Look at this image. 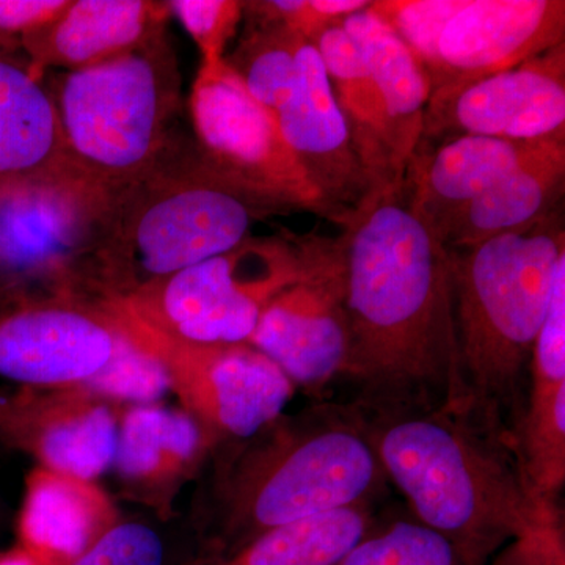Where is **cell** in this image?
<instances>
[{
	"mask_svg": "<svg viewBox=\"0 0 565 565\" xmlns=\"http://www.w3.org/2000/svg\"><path fill=\"white\" fill-rule=\"evenodd\" d=\"M98 303L122 332L163 364L182 411L210 434L215 448L252 437L291 403L296 392L291 381L253 345L180 340L145 326L114 305Z\"/></svg>",
	"mask_w": 565,
	"mask_h": 565,
	"instance_id": "8",
	"label": "cell"
},
{
	"mask_svg": "<svg viewBox=\"0 0 565 565\" xmlns=\"http://www.w3.org/2000/svg\"><path fill=\"white\" fill-rule=\"evenodd\" d=\"M527 377L525 407L511 451L535 508L548 519L561 520L557 498L565 484V262L557 267Z\"/></svg>",
	"mask_w": 565,
	"mask_h": 565,
	"instance_id": "17",
	"label": "cell"
},
{
	"mask_svg": "<svg viewBox=\"0 0 565 565\" xmlns=\"http://www.w3.org/2000/svg\"><path fill=\"white\" fill-rule=\"evenodd\" d=\"M0 565H39L32 559L31 555L21 546L10 550V552L0 555Z\"/></svg>",
	"mask_w": 565,
	"mask_h": 565,
	"instance_id": "36",
	"label": "cell"
},
{
	"mask_svg": "<svg viewBox=\"0 0 565 565\" xmlns=\"http://www.w3.org/2000/svg\"><path fill=\"white\" fill-rule=\"evenodd\" d=\"M343 25L381 95L392 126L397 162L407 170L422 141L424 114L433 92L427 71L371 7L345 18Z\"/></svg>",
	"mask_w": 565,
	"mask_h": 565,
	"instance_id": "24",
	"label": "cell"
},
{
	"mask_svg": "<svg viewBox=\"0 0 565 565\" xmlns=\"http://www.w3.org/2000/svg\"><path fill=\"white\" fill-rule=\"evenodd\" d=\"M211 457L196 556L226 555L274 527L373 501L386 482L353 403L316 401Z\"/></svg>",
	"mask_w": 565,
	"mask_h": 565,
	"instance_id": "3",
	"label": "cell"
},
{
	"mask_svg": "<svg viewBox=\"0 0 565 565\" xmlns=\"http://www.w3.org/2000/svg\"><path fill=\"white\" fill-rule=\"evenodd\" d=\"M338 106L351 131L353 147L374 192L403 181L405 170L394 152L392 126L359 47L343 22L327 28L313 41Z\"/></svg>",
	"mask_w": 565,
	"mask_h": 565,
	"instance_id": "23",
	"label": "cell"
},
{
	"mask_svg": "<svg viewBox=\"0 0 565 565\" xmlns=\"http://www.w3.org/2000/svg\"><path fill=\"white\" fill-rule=\"evenodd\" d=\"M465 2L467 0H373L371 10L396 32L423 63L434 90L440 81L438 43L441 33L463 9Z\"/></svg>",
	"mask_w": 565,
	"mask_h": 565,
	"instance_id": "29",
	"label": "cell"
},
{
	"mask_svg": "<svg viewBox=\"0 0 565 565\" xmlns=\"http://www.w3.org/2000/svg\"><path fill=\"white\" fill-rule=\"evenodd\" d=\"M117 322L76 294L31 292L0 313V377L21 388H73L109 362Z\"/></svg>",
	"mask_w": 565,
	"mask_h": 565,
	"instance_id": "10",
	"label": "cell"
},
{
	"mask_svg": "<svg viewBox=\"0 0 565 565\" xmlns=\"http://www.w3.org/2000/svg\"><path fill=\"white\" fill-rule=\"evenodd\" d=\"M170 13L178 18L202 52V65H215L225 58L230 40L244 18L241 0H173Z\"/></svg>",
	"mask_w": 565,
	"mask_h": 565,
	"instance_id": "31",
	"label": "cell"
},
{
	"mask_svg": "<svg viewBox=\"0 0 565 565\" xmlns=\"http://www.w3.org/2000/svg\"><path fill=\"white\" fill-rule=\"evenodd\" d=\"M564 191L565 136L548 137L525 162L457 215L445 245L457 250L525 230L559 210Z\"/></svg>",
	"mask_w": 565,
	"mask_h": 565,
	"instance_id": "22",
	"label": "cell"
},
{
	"mask_svg": "<svg viewBox=\"0 0 565 565\" xmlns=\"http://www.w3.org/2000/svg\"><path fill=\"white\" fill-rule=\"evenodd\" d=\"M373 0H252L244 2L248 22L278 24L313 43L327 28L370 9Z\"/></svg>",
	"mask_w": 565,
	"mask_h": 565,
	"instance_id": "30",
	"label": "cell"
},
{
	"mask_svg": "<svg viewBox=\"0 0 565 565\" xmlns=\"http://www.w3.org/2000/svg\"><path fill=\"white\" fill-rule=\"evenodd\" d=\"M36 195L85 207L61 120L43 76L28 57L0 50V196Z\"/></svg>",
	"mask_w": 565,
	"mask_h": 565,
	"instance_id": "14",
	"label": "cell"
},
{
	"mask_svg": "<svg viewBox=\"0 0 565 565\" xmlns=\"http://www.w3.org/2000/svg\"><path fill=\"white\" fill-rule=\"evenodd\" d=\"M245 22L243 36L225 55V63L248 95L275 115L292 90L305 39L285 25Z\"/></svg>",
	"mask_w": 565,
	"mask_h": 565,
	"instance_id": "26",
	"label": "cell"
},
{
	"mask_svg": "<svg viewBox=\"0 0 565 565\" xmlns=\"http://www.w3.org/2000/svg\"><path fill=\"white\" fill-rule=\"evenodd\" d=\"M489 565H565L563 525L537 527L515 539Z\"/></svg>",
	"mask_w": 565,
	"mask_h": 565,
	"instance_id": "34",
	"label": "cell"
},
{
	"mask_svg": "<svg viewBox=\"0 0 565 565\" xmlns=\"http://www.w3.org/2000/svg\"><path fill=\"white\" fill-rule=\"evenodd\" d=\"M338 565H473L444 535L416 520L375 525Z\"/></svg>",
	"mask_w": 565,
	"mask_h": 565,
	"instance_id": "27",
	"label": "cell"
},
{
	"mask_svg": "<svg viewBox=\"0 0 565 565\" xmlns=\"http://www.w3.org/2000/svg\"><path fill=\"white\" fill-rule=\"evenodd\" d=\"M118 330L120 333L117 345L109 362L79 386L107 403H158L163 394L172 390L166 367L151 352L137 344L128 333L122 332L120 326Z\"/></svg>",
	"mask_w": 565,
	"mask_h": 565,
	"instance_id": "28",
	"label": "cell"
},
{
	"mask_svg": "<svg viewBox=\"0 0 565 565\" xmlns=\"http://www.w3.org/2000/svg\"><path fill=\"white\" fill-rule=\"evenodd\" d=\"M161 535L140 522H118L70 565H163Z\"/></svg>",
	"mask_w": 565,
	"mask_h": 565,
	"instance_id": "32",
	"label": "cell"
},
{
	"mask_svg": "<svg viewBox=\"0 0 565 565\" xmlns=\"http://www.w3.org/2000/svg\"><path fill=\"white\" fill-rule=\"evenodd\" d=\"M117 523L114 501L95 482L41 467L28 476L18 534L36 564H73Z\"/></svg>",
	"mask_w": 565,
	"mask_h": 565,
	"instance_id": "21",
	"label": "cell"
},
{
	"mask_svg": "<svg viewBox=\"0 0 565 565\" xmlns=\"http://www.w3.org/2000/svg\"><path fill=\"white\" fill-rule=\"evenodd\" d=\"M356 407L386 481L407 498L416 522L471 564L489 565L515 539L559 525L527 497L512 452L467 415L446 407Z\"/></svg>",
	"mask_w": 565,
	"mask_h": 565,
	"instance_id": "5",
	"label": "cell"
},
{
	"mask_svg": "<svg viewBox=\"0 0 565 565\" xmlns=\"http://www.w3.org/2000/svg\"><path fill=\"white\" fill-rule=\"evenodd\" d=\"M195 141L212 163L288 212L326 217L321 199L282 139L277 118L225 63L200 66L191 93Z\"/></svg>",
	"mask_w": 565,
	"mask_h": 565,
	"instance_id": "9",
	"label": "cell"
},
{
	"mask_svg": "<svg viewBox=\"0 0 565 565\" xmlns=\"http://www.w3.org/2000/svg\"><path fill=\"white\" fill-rule=\"evenodd\" d=\"M281 214L289 212L222 172L195 139L177 131L147 170L81 222V239L52 289L125 300L230 250L256 223Z\"/></svg>",
	"mask_w": 565,
	"mask_h": 565,
	"instance_id": "2",
	"label": "cell"
},
{
	"mask_svg": "<svg viewBox=\"0 0 565 565\" xmlns=\"http://www.w3.org/2000/svg\"><path fill=\"white\" fill-rule=\"evenodd\" d=\"M214 449L210 434L188 412L132 405L120 419L111 467L129 498L167 516L181 487L200 473Z\"/></svg>",
	"mask_w": 565,
	"mask_h": 565,
	"instance_id": "18",
	"label": "cell"
},
{
	"mask_svg": "<svg viewBox=\"0 0 565 565\" xmlns=\"http://www.w3.org/2000/svg\"><path fill=\"white\" fill-rule=\"evenodd\" d=\"M565 134V43L503 73L435 92L418 150L457 137L533 141Z\"/></svg>",
	"mask_w": 565,
	"mask_h": 565,
	"instance_id": "11",
	"label": "cell"
},
{
	"mask_svg": "<svg viewBox=\"0 0 565 565\" xmlns=\"http://www.w3.org/2000/svg\"><path fill=\"white\" fill-rule=\"evenodd\" d=\"M374 526L366 501L274 527L232 553L195 556L185 565H338Z\"/></svg>",
	"mask_w": 565,
	"mask_h": 565,
	"instance_id": "25",
	"label": "cell"
},
{
	"mask_svg": "<svg viewBox=\"0 0 565 565\" xmlns=\"http://www.w3.org/2000/svg\"><path fill=\"white\" fill-rule=\"evenodd\" d=\"M449 253L459 343L457 412L511 451L531 353L565 262L563 206L525 230Z\"/></svg>",
	"mask_w": 565,
	"mask_h": 565,
	"instance_id": "4",
	"label": "cell"
},
{
	"mask_svg": "<svg viewBox=\"0 0 565 565\" xmlns=\"http://www.w3.org/2000/svg\"><path fill=\"white\" fill-rule=\"evenodd\" d=\"M169 3L151 0H70L50 22L22 36L32 68L81 71L128 54L167 29Z\"/></svg>",
	"mask_w": 565,
	"mask_h": 565,
	"instance_id": "19",
	"label": "cell"
},
{
	"mask_svg": "<svg viewBox=\"0 0 565 565\" xmlns=\"http://www.w3.org/2000/svg\"><path fill=\"white\" fill-rule=\"evenodd\" d=\"M120 422L107 401L82 386L20 388L0 396V440L39 467L95 481L114 463Z\"/></svg>",
	"mask_w": 565,
	"mask_h": 565,
	"instance_id": "15",
	"label": "cell"
},
{
	"mask_svg": "<svg viewBox=\"0 0 565 565\" xmlns=\"http://www.w3.org/2000/svg\"><path fill=\"white\" fill-rule=\"evenodd\" d=\"M275 118L294 159L321 199L326 218L340 225L375 193L321 55L310 41L300 44L292 90Z\"/></svg>",
	"mask_w": 565,
	"mask_h": 565,
	"instance_id": "13",
	"label": "cell"
},
{
	"mask_svg": "<svg viewBox=\"0 0 565 565\" xmlns=\"http://www.w3.org/2000/svg\"><path fill=\"white\" fill-rule=\"evenodd\" d=\"M544 140L463 136L416 151L405 170L412 206L445 244L457 215L525 162Z\"/></svg>",
	"mask_w": 565,
	"mask_h": 565,
	"instance_id": "20",
	"label": "cell"
},
{
	"mask_svg": "<svg viewBox=\"0 0 565 565\" xmlns=\"http://www.w3.org/2000/svg\"><path fill=\"white\" fill-rule=\"evenodd\" d=\"M29 282L0 270V313L31 294Z\"/></svg>",
	"mask_w": 565,
	"mask_h": 565,
	"instance_id": "35",
	"label": "cell"
},
{
	"mask_svg": "<svg viewBox=\"0 0 565 565\" xmlns=\"http://www.w3.org/2000/svg\"><path fill=\"white\" fill-rule=\"evenodd\" d=\"M70 0H0V50L18 51L22 36L54 20Z\"/></svg>",
	"mask_w": 565,
	"mask_h": 565,
	"instance_id": "33",
	"label": "cell"
},
{
	"mask_svg": "<svg viewBox=\"0 0 565 565\" xmlns=\"http://www.w3.org/2000/svg\"><path fill=\"white\" fill-rule=\"evenodd\" d=\"M248 344L277 364L294 388L311 394L316 401H321L333 379L344 375L351 330L341 241L332 262L275 297Z\"/></svg>",
	"mask_w": 565,
	"mask_h": 565,
	"instance_id": "12",
	"label": "cell"
},
{
	"mask_svg": "<svg viewBox=\"0 0 565 565\" xmlns=\"http://www.w3.org/2000/svg\"><path fill=\"white\" fill-rule=\"evenodd\" d=\"M340 239L294 234L248 236L114 305L137 321L193 343H248L275 297L332 262Z\"/></svg>",
	"mask_w": 565,
	"mask_h": 565,
	"instance_id": "7",
	"label": "cell"
},
{
	"mask_svg": "<svg viewBox=\"0 0 565 565\" xmlns=\"http://www.w3.org/2000/svg\"><path fill=\"white\" fill-rule=\"evenodd\" d=\"M46 85L84 191L82 222L104 196L147 170L178 131L180 62L163 29L103 65L55 71Z\"/></svg>",
	"mask_w": 565,
	"mask_h": 565,
	"instance_id": "6",
	"label": "cell"
},
{
	"mask_svg": "<svg viewBox=\"0 0 565 565\" xmlns=\"http://www.w3.org/2000/svg\"><path fill=\"white\" fill-rule=\"evenodd\" d=\"M563 43L564 0H467L441 33L433 93L515 68Z\"/></svg>",
	"mask_w": 565,
	"mask_h": 565,
	"instance_id": "16",
	"label": "cell"
},
{
	"mask_svg": "<svg viewBox=\"0 0 565 565\" xmlns=\"http://www.w3.org/2000/svg\"><path fill=\"white\" fill-rule=\"evenodd\" d=\"M351 352L344 375L366 411H457L459 343L451 253L412 206L407 180L340 223Z\"/></svg>",
	"mask_w": 565,
	"mask_h": 565,
	"instance_id": "1",
	"label": "cell"
}]
</instances>
